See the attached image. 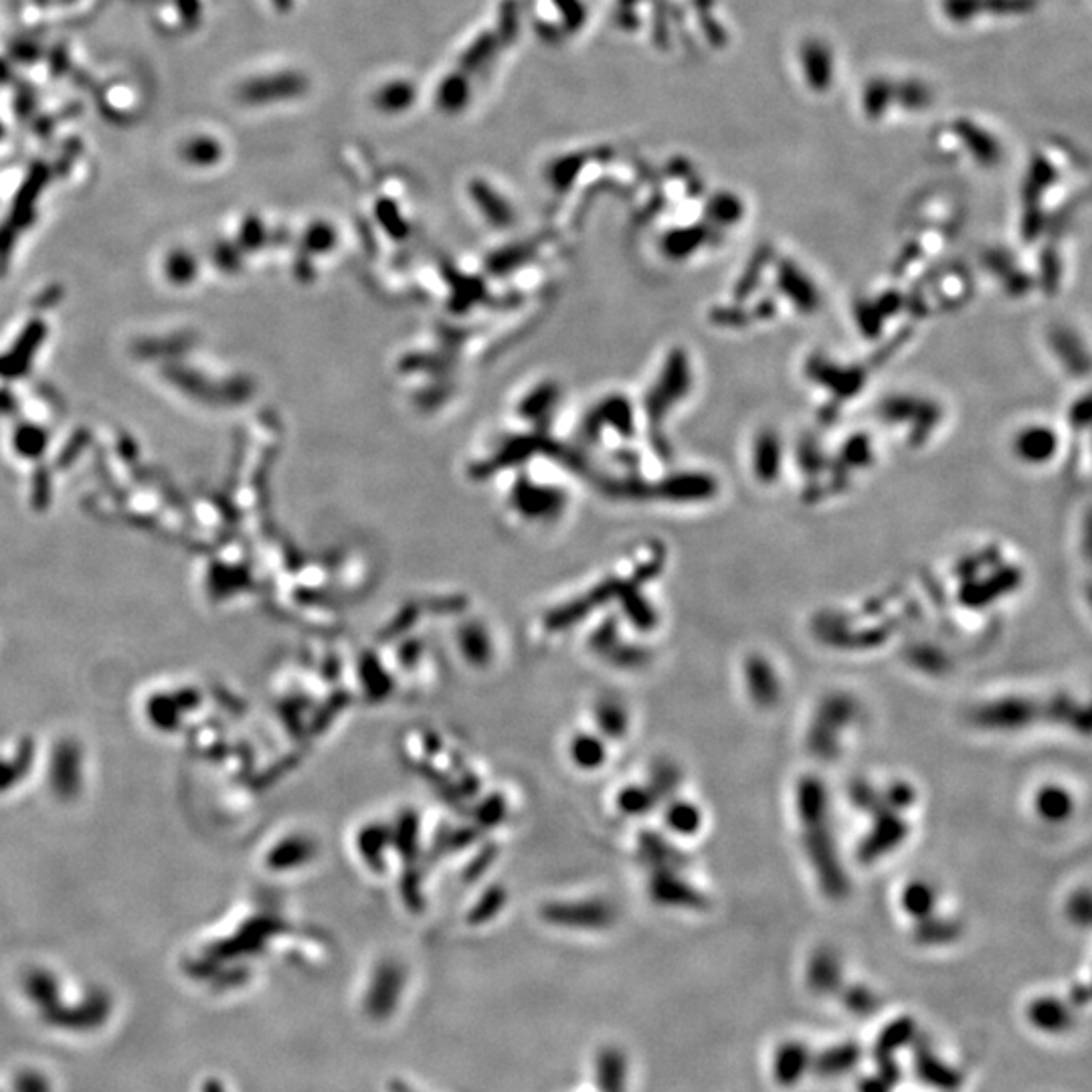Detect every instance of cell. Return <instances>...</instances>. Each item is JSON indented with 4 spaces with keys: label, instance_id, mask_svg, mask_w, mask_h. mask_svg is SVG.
<instances>
[{
    "label": "cell",
    "instance_id": "2",
    "mask_svg": "<svg viewBox=\"0 0 1092 1092\" xmlns=\"http://www.w3.org/2000/svg\"><path fill=\"white\" fill-rule=\"evenodd\" d=\"M469 102V85L462 75H449L437 89V104L444 112H459Z\"/></svg>",
    "mask_w": 1092,
    "mask_h": 1092
},
{
    "label": "cell",
    "instance_id": "1",
    "mask_svg": "<svg viewBox=\"0 0 1092 1092\" xmlns=\"http://www.w3.org/2000/svg\"><path fill=\"white\" fill-rule=\"evenodd\" d=\"M415 102V87L407 81H393L381 87L375 95V104L383 112H403Z\"/></svg>",
    "mask_w": 1092,
    "mask_h": 1092
},
{
    "label": "cell",
    "instance_id": "3",
    "mask_svg": "<svg viewBox=\"0 0 1092 1092\" xmlns=\"http://www.w3.org/2000/svg\"><path fill=\"white\" fill-rule=\"evenodd\" d=\"M556 5H561L565 8V19L566 23H571L575 26H579L583 23V6L579 0H556Z\"/></svg>",
    "mask_w": 1092,
    "mask_h": 1092
}]
</instances>
